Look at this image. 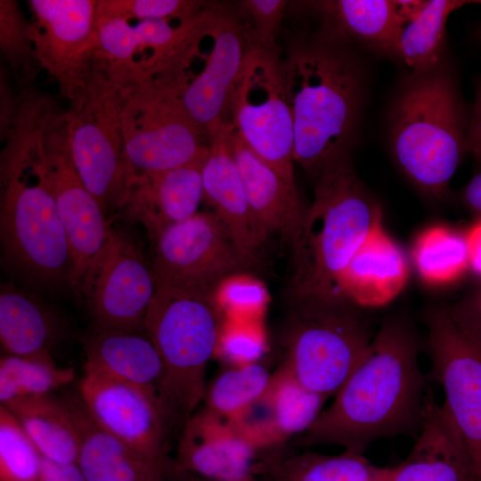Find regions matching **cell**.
Instances as JSON below:
<instances>
[{
    "label": "cell",
    "mask_w": 481,
    "mask_h": 481,
    "mask_svg": "<svg viewBox=\"0 0 481 481\" xmlns=\"http://www.w3.org/2000/svg\"><path fill=\"white\" fill-rule=\"evenodd\" d=\"M479 3H481V2H479Z\"/></svg>",
    "instance_id": "cell-49"
},
{
    "label": "cell",
    "mask_w": 481,
    "mask_h": 481,
    "mask_svg": "<svg viewBox=\"0 0 481 481\" xmlns=\"http://www.w3.org/2000/svg\"><path fill=\"white\" fill-rule=\"evenodd\" d=\"M200 12L188 18L144 20L135 25L124 20L106 21L98 26V54L123 67L140 54L141 60L132 70L153 76L183 46Z\"/></svg>",
    "instance_id": "cell-22"
},
{
    "label": "cell",
    "mask_w": 481,
    "mask_h": 481,
    "mask_svg": "<svg viewBox=\"0 0 481 481\" xmlns=\"http://www.w3.org/2000/svg\"><path fill=\"white\" fill-rule=\"evenodd\" d=\"M465 1H427L421 11L403 26L399 57L413 72L430 70L440 64L446 23Z\"/></svg>",
    "instance_id": "cell-32"
},
{
    "label": "cell",
    "mask_w": 481,
    "mask_h": 481,
    "mask_svg": "<svg viewBox=\"0 0 481 481\" xmlns=\"http://www.w3.org/2000/svg\"><path fill=\"white\" fill-rule=\"evenodd\" d=\"M84 349L85 371L133 384L159 397L163 364L145 332L94 327L84 342Z\"/></svg>",
    "instance_id": "cell-26"
},
{
    "label": "cell",
    "mask_w": 481,
    "mask_h": 481,
    "mask_svg": "<svg viewBox=\"0 0 481 481\" xmlns=\"http://www.w3.org/2000/svg\"><path fill=\"white\" fill-rule=\"evenodd\" d=\"M43 455L14 416L0 406V481H37Z\"/></svg>",
    "instance_id": "cell-36"
},
{
    "label": "cell",
    "mask_w": 481,
    "mask_h": 481,
    "mask_svg": "<svg viewBox=\"0 0 481 481\" xmlns=\"http://www.w3.org/2000/svg\"><path fill=\"white\" fill-rule=\"evenodd\" d=\"M30 36L38 66L71 100L99 52L95 0H30Z\"/></svg>",
    "instance_id": "cell-17"
},
{
    "label": "cell",
    "mask_w": 481,
    "mask_h": 481,
    "mask_svg": "<svg viewBox=\"0 0 481 481\" xmlns=\"http://www.w3.org/2000/svg\"><path fill=\"white\" fill-rule=\"evenodd\" d=\"M37 481H86L77 462H61L43 456Z\"/></svg>",
    "instance_id": "cell-43"
},
{
    "label": "cell",
    "mask_w": 481,
    "mask_h": 481,
    "mask_svg": "<svg viewBox=\"0 0 481 481\" xmlns=\"http://www.w3.org/2000/svg\"><path fill=\"white\" fill-rule=\"evenodd\" d=\"M214 298L225 318L239 320H257L268 300L260 281L240 274L225 280Z\"/></svg>",
    "instance_id": "cell-40"
},
{
    "label": "cell",
    "mask_w": 481,
    "mask_h": 481,
    "mask_svg": "<svg viewBox=\"0 0 481 481\" xmlns=\"http://www.w3.org/2000/svg\"><path fill=\"white\" fill-rule=\"evenodd\" d=\"M206 4L182 0H101L97 1L96 24L111 20H156L188 18L199 13Z\"/></svg>",
    "instance_id": "cell-38"
},
{
    "label": "cell",
    "mask_w": 481,
    "mask_h": 481,
    "mask_svg": "<svg viewBox=\"0 0 481 481\" xmlns=\"http://www.w3.org/2000/svg\"><path fill=\"white\" fill-rule=\"evenodd\" d=\"M412 75L390 110L389 145L404 174L424 193L442 200L468 152L469 121L446 69L439 64Z\"/></svg>",
    "instance_id": "cell-4"
},
{
    "label": "cell",
    "mask_w": 481,
    "mask_h": 481,
    "mask_svg": "<svg viewBox=\"0 0 481 481\" xmlns=\"http://www.w3.org/2000/svg\"><path fill=\"white\" fill-rule=\"evenodd\" d=\"M29 132L32 167L53 197L70 251V285L77 290L112 229L102 206L75 169L63 116L38 114Z\"/></svg>",
    "instance_id": "cell-10"
},
{
    "label": "cell",
    "mask_w": 481,
    "mask_h": 481,
    "mask_svg": "<svg viewBox=\"0 0 481 481\" xmlns=\"http://www.w3.org/2000/svg\"><path fill=\"white\" fill-rule=\"evenodd\" d=\"M390 468L371 463L363 453L344 450L338 454L316 452L272 455L257 461V474L272 481H387Z\"/></svg>",
    "instance_id": "cell-31"
},
{
    "label": "cell",
    "mask_w": 481,
    "mask_h": 481,
    "mask_svg": "<svg viewBox=\"0 0 481 481\" xmlns=\"http://www.w3.org/2000/svg\"><path fill=\"white\" fill-rule=\"evenodd\" d=\"M122 131L132 178L203 159L208 152L206 136L172 94L143 75L126 74Z\"/></svg>",
    "instance_id": "cell-11"
},
{
    "label": "cell",
    "mask_w": 481,
    "mask_h": 481,
    "mask_svg": "<svg viewBox=\"0 0 481 481\" xmlns=\"http://www.w3.org/2000/svg\"><path fill=\"white\" fill-rule=\"evenodd\" d=\"M14 416L43 456L77 462L80 434L70 402L52 394L24 396L3 404Z\"/></svg>",
    "instance_id": "cell-29"
},
{
    "label": "cell",
    "mask_w": 481,
    "mask_h": 481,
    "mask_svg": "<svg viewBox=\"0 0 481 481\" xmlns=\"http://www.w3.org/2000/svg\"><path fill=\"white\" fill-rule=\"evenodd\" d=\"M79 395L88 415L102 430L174 472L167 455L172 433L157 395L91 371H85Z\"/></svg>",
    "instance_id": "cell-16"
},
{
    "label": "cell",
    "mask_w": 481,
    "mask_h": 481,
    "mask_svg": "<svg viewBox=\"0 0 481 481\" xmlns=\"http://www.w3.org/2000/svg\"><path fill=\"white\" fill-rule=\"evenodd\" d=\"M266 340L257 320H224L215 355L231 366L259 363Z\"/></svg>",
    "instance_id": "cell-39"
},
{
    "label": "cell",
    "mask_w": 481,
    "mask_h": 481,
    "mask_svg": "<svg viewBox=\"0 0 481 481\" xmlns=\"http://www.w3.org/2000/svg\"><path fill=\"white\" fill-rule=\"evenodd\" d=\"M77 292L85 299L94 327L144 332L156 281L139 248L111 230L84 273Z\"/></svg>",
    "instance_id": "cell-15"
},
{
    "label": "cell",
    "mask_w": 481,
    "mask_h": 481,
    "mask_svg": "<svg viewBox=\"0 0 481 481\" xmlns=\"http://www.w3.org/2000/svg\"><path fill=\"white\" fill-rule=\"evenodd\" d=\"M0 45L5 61L21 78L31 79L38 64L30 36V25L15 1H0Z\"/></svg>",
    "instance_id": "cell-37"
},
{
    "label": "cell",
    "mask_w": 481,
    "mask_h": 481,
    "mask_svg": "<svg viewBox=\"0 0 481 481\" xmlns=\"http://www.w3.org/2000/svg\"><path fill=\"white\" fill-rule=\"evenodd\" d=\"M60 332V320L38 298L12 284H1L0 340L5 354L50 353Z\"/></svg>",
    "instance_id": "cell-30"
},
{
    "label": "cell",
    "mask_w": 481,
    "mask_h": 481,
    "mask_svg": "<svg viewBox=\"0 0 481 481\" xmlns=\"http://www.w3.org/2000/svg\"><path fill=\"white\" fill-rule=\"evenodd\" d=\"M272 374L261 362L231 366L206 387L205 407L237 421L265 395Z\"/></svg>",
    "instance_id": "cell-35"
},
{
    "label": "cell",
    "mask_w": 481,
    "mask_h": 481,
    "mask_svg": "<svg viewBox=\"0 0 481 481\" xmlns=\"http://www.w3.org/2000/svg\"><path fill=\"white\" fill-rule=\"evenodd\" d=\"M381 220V208L356 175L349 153L328 163L315 179L313 203L290 245L297 298L346 299L343 273Z\"/></svg>",
    "instance_id": "cell-3"
},
{
    "label": "cell",
    "mask_w": 481,
    "mask_h": 481,
    "mask_svg": "<svg viewBox=\"0 0 481 481\" xmlns=\"http://www.w3.org/2000/svg\"><path fill=\"white\" fill-rule=\"evenodd\" d=\"M425 322L431 379L444 389L442 405L461 437L473 481H481V343L445 307L428 310Z\"/></svg>",
    "instance_id": "cell-14"
},
{
    "label": "cell",
    "mask_w": 481,
    "mask_h": 481,
    "mask_svg": "<svg viewBox=\"0 0 481 481\" xmlns=\"http://www.w3.org/2000/svg\"><path fill=\"white\" fill-rule=\"evenodd\" d=\"M186 481H216V480H211L205 477L192 475V477L188 478Z\"/></svg>",
    "instance_id": "cell-47"
},
{
    "label": "cell",
    "mask_w": 481,
    "mask_h": 481,
    "mask_svg": "<svg viewBox=\"0 0 481 481\" xmlns=\"http://www.w3.org/2000/svg\"><path fill=\"white\" fill-rule=\"evenodd\" d=\"M301 302L287 329L282 366L328 399L357 366L374 334L370 322L347 299Z\"/></svg>",
    "instance_id": "cell-9"
},
{
    "label": "cell",
    "mask_w": 481,
    "mask_h": 481,
    "mask_svg": "<svg viewBox=\"0 0 481 481\" xmlns=\"http://www.w3.org/2000/svg\"><path fill=\"white\" fill-rule=\"evenodd\" d=\"M289 4L284 0H247L239 4L251 46L277 50V37Z\"/></svg>",
    "instance_id": "cell-41"
},
{
    "label": "cell",
    "mask_w": 481,
    "mask_h": 481,
    "mask_svg": "<svg viewBox=\"0 0 481 481\" xmlns=\"http://www.w3.org/2000/svg\"><path fill=\"white\" fill-rule=\"evenodd\" d=\"M408 274L402 249L381 224L369 234L348 263L341 280L342 293L356 306H384L403 290Z\"/></svg>",
    "instance_id": "cell-25"
},
{
    "label": "cell",
    "mask_w": 481,
    "mask_h": 481,
    "mask_svg": "<svg viewBox=\"0 0 481 481\" xmlns=\"http://www.w3.org/2000/svg\"><path fill=\"white\" fill-rule=\"evenodd\" d=\"M412 325L387 319L361 361L314 424L296 441L303 447L333 444L363 453L384 437L418 434L428 395Z\"/></svg>",
    "instance_id": "cell-1"
},
{
    "label": "cell",
    "mask_w": 481,
    "mask_h": 481,
    "mask_svg": "<svg viewBox=\"0 0 481 481\" xmlns=\"http://www.w3.org/2000/svg\"><path fill=\"white\" fill-rule=\"evenodd\" d=\"M205 159L135 175L121 210L145 227L151 240L167 226L195 215L204 197L201 169Z\"/></svg>",
    "instance_id": "cell-20"
},
{
    "label": "cell",
    "mask_w": 481,
    "mask_h": 481,
    "mask_svg": "<svg viewBox=\"0 0 481 481\" xmlns=\"http://www.w3.org/2000/svg\"><path fill=\"white\" fill-rule=\"evenodd\" d=\"M477 35L478 39L481 41V25H479L477 29Z\"/></svg>",
    "instance_id": "cell-48"
},
{
    "label": "cell",
    "mask_w": 481,
    "mask_h": 481,
    "mask_svg": "<svg viewBox=\"0 0 481 481\" xmlns=\"http://www.w3.org/2000/svg\"><path fill=\"white\" fill-rule=\"evenodd\" d=\"M327 399L303 386L284 366L272 374L262 398L238 421L261 452L276 448L305 433L322 412Z\"/></svg>",
    "instance_id": "cell-21"
},
{
    "label": "cell",
    "mask_w": 481,
    "mask_h": 481,
    "mask_svg": "<svg viewBox=\"0 0 481 481\" xmlns=\"http://www.w3.org/2000/svg\"><path fill=\"white\" fill-rule=\"evenodd\" d=\"M224 318L214 294L156 286L144 332L162 361L159 398L172 434L181 435L204 398Z\"/></svg>",
    "instance_id": "cell-5"
},
{
    "label": "cell",
    "mask_w": 481,
    "mask_h": 481,
    "mask_svg": "<svg viewBox=\"0 0 481 481\" xmlns=\"http://www.w3.org/2000/svg\"><path fill=\"white\" fill-rule=\"evenodd\" d=\"M250 46L239 9L206 4L181 49L153 76L207 140L219 122L227 120Z\"/></svg>",
    "instance_id": "cell-7"
},
{
    "label": "cell",
    "mask_w": 481,
    "mask_h": 481,
    "mask_svg": "<svg viewBox=\"0 0 481 481\" xmlns=\"http://www.w3.org/2000/svg\"><path fill=\"white\" fill-rule=\"evenodd\" d=\"M468 152L481 165V77L477 83L475 102L468 128Z\"/></svg>",
    "instance_id": "cell-44"
},
{
    "label": "cell",
    "mask_w": 481,
    "mask_h": 481,
    "mask_svg": "<svg viewBox=\"0 0 481 481\" xmlns=\"http://www.w3.org/2000/svg\"><path fill=\"white\" fill-rule=\"evenodd\" d=\"M261 451L242 426L204 407L178 438L174 472L216 481H257Z\"/></svg>",
    "instance_id": "cell-18"
},
{
    "label": "cell",
    "mask_w": 481,
    "mask_h": 481,
    "mask_svg": "<svg viewBox=\"0 0 481 481\" xmlns=\"http://www.w3.org/2000/svg\"><path fill=\"white\" fill-rule=\"evenodd\" d=\"M234 126L219 122L208 135V152L202 165L203 194L228 224L241 249L252 258L257 249L252 217L232 151Z\"/></svg>",
    "instance_id": "cell-24"
},
{
    "label": "cell",
    "mask_w": 481,
    "mask_h": 481,
    "mask_svg": "<svg viewBox=\"0 0 481 481\" xmlns=\"http://www.w3.org/2000/svg\"><path fill=\"white\" fill-rule=\"evenodd\" d=\"M0 236L9 265L45 286L71 281V258L53 197L33 169L26 132L1 158Z\"/></svg>",
    "instance_id": "cell-6"
},
{
    "label": "cell",
    "mask_w": 481,
    "mask_h": 481,
    "mask_svg": "<svg viewBox=\"0 0 481 481\" xmlns=\"http://www.w3.org/2000/svg\"><path fill=\"white\" fill-rule=\"evenodd\" d=\"M229 120L246 145L295 180L294 125L277 50L250 46L233 90Z\"/></svg>",
    "instance_id": "cell-13"
},
{
    "label": "cell",
    "mask_w": 481,
    "mask_h": 481,
    "mask_svg": "<svg viewBox=\"0 0 481 481\" xmlns=\"http://www.w3.org/2000/svg\"><path fill=\"white\" fill-rule=\"evenodd\" d=\"M232 151L247 196L259 247L277 233L291 245L306 213L295 180L257 157L234 129Z\"/></svg>",
    "instance_id": "cell-19"
},
{
    "label": "cell",
    "mask_w": 481,
    "mask_h": 481,
    "mask_svg": "<svg viewBox=\"0 0 481 481\" xmlns=\"http://www.w3.org/2000/svg\"><path fill=\"white\" fill-rule=\"evenodd\" d=\"M352 46L319 22L293 31L280 55L293 118V160L314 180L349 153L361 118L365 80Z\"/></svg>",
    "instance_id": "cell-2"
},
{
    "label": "cell",
    "mask_w": 481,
    "mask_h": 481,
    "mask_svg": "<svg viewBox=\"0 0 481 481\" xmlns=\"http://www.w3.org/2000/svg\"><path fill=\"white\" fill-rule=\"evenodd\" d=\"M80 434L77 463L86 481H167L172 473L102 430L80 399L70 401Z\"/></svg>",
    "instance_id": "cell-28"
},
{
    "label": "cell",
    "mask_w": 481,
    "mask_h": 481,
    "mask_svg": "<svg viewBox=\"0 0 481 481\" xmlns=\"http://www.w3.org/2000/svg\"><path fill=\"white\" fill-rule=\"evenodd\" d=\"M387 481H473L461 437L431 394L411 452L390 468Z\"/></svg>",
    "instance_id": "cell-23"
},
{
    "label": "cell",
    "mask_w": 481,
    "mask_h": 481,
    "mask_svg": "<svg viewBox=\"0 0 481 481\" xmlns=\"http://www.w3.org/2000/svg\"><path fill=\"white\" fill-rule=\"evenodd\" d=\"M72 368L58 367L51 353L32 355L4 354L0 359V402L51 394L73 381Z\"/></svg>",
    "instance_id": "cell-34"
},
{
    "label": "cell",
    "mask_w": 481,
    "mask_h": 481,
    "mask_svg": "<svg viewBox=\"0 0 481 481\" xmlns=\"http://www.w3.org/2000/svg\"><path fill=\"white\" fill-rule=\"evenodd\" d=\"M151 242L156 286L214 294L254 261L215 211L171 224Z\"/></svg>",
    "instance_id": "cell-12"
},
{
    "label": "cell",
    "mask_w": 481,
    "mask_h": 481,
    "mask_svg": "<svg viewBox=\"0 0 481 481\" xmlns=\"http://www.w3.org/2000/svg\"><path fill=\"white\" fill-rule=\"evenodd\" d=\"M465 237L469 268L481 276V220L469 229Z\"/></svg>",
    "instance_id": "cell-45"
},
{
    "label": "cell",
    "mask_w": 481,
    "mask_h": 481,
    "mask_svg": "<svg viewBox=\"0 0 481 481\" xmlns=\"http://www.w3.org/2000/svg\"><path fill=\"white\" fill-rule=\"evenodd\" d=\"M126 90L124 72L97 54L63 115L72 163L105 214L122 209L132 179L122 131Z\"/></svg>",
    "instance_id": "cell-8"
},
{
    "label": "cell",
    "mask_w": 481,
    "mask_h": 481,
    "mask_svg": "<svg viewBox=\"0 0 481 481\" xmlns=\"http://www.w3.org/2000/svg\"><path fill=\"white\" fill-rule=\"evenodd\" d=\"M445 310L464 332L481 343V289L445 307Z\"/></svg>",
    "instance_id": "cell-42"
},
{
    "label": "cell",
    "mask_w": 481,
    "mask_h": 481,
    "mask_svg": "<svg viewBox=\"0 0 481 481\" xmlns=\"http://www.w3.org/2000/svg\"><path fill=\"white\" fill-rule=\"evenodd\" d=\"M412 254L419 275L430 285L452 283L469 268L465 235L444 225L423 231Z\"/></svg>",
    "instance_id": "cell-33"
},
{
    "label": "cell",
    "mask_w": 481,
    "mask_h": 481,
    "mask_svg": "<svg viewBox=\"0 0 481 481\" xmlns=\"http://www.w3.org/2000/svg\"><path fill=\"white\" fill-rule=\"evenodd\" d=\"M310 5L321 24L351 43L378 54L399 56L404 20L396 1H320Z\"/></svg>",
    "instance_id": "cell-27"
},
{
    "label": "cell",
    "mask_w": 481,
    "mask_h": 481,
    "mask_svg": "<svg viewBox=\"0 0 481 481\" xmlns=\"http://www.w3.org/2000/svg\"><path fill=\"white\" fill-rule=\"evenodd\" d=\"M462 200L469 209L481 215V169L464 187Z\"/></svg>",
    "instance_id": "cell-46"
}]
</instances>
